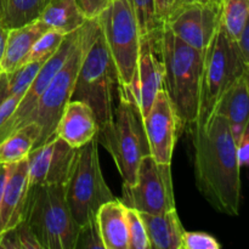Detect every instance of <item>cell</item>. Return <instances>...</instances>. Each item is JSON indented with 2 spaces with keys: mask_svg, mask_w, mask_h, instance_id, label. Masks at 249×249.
Masks as SVG:
<instances>
[{
  "mask_svg": "<svg viewBox=\"0 0 249 249\" xmlns=\"http://www.w3.org/2000/svg\"><path fill=\"white\" fill-rule=\"evenodd\" d=\"M11 164H4V163H0V207H1V199H2V194H4V187L6 184L7 175H9V170Z\"/></svg>",
  "mask_w": 249,
  "mask_h": 249,
  "instance_id": "cell-37",
  "label": "cell"
},
{
  "mask_svg": "<svg viewBox=\"0 0 249 249\" xmlns=\"http://www.w3.org/2000/svg\"><path fill=\"white\" fill-rule=\"evenodd\" d=\"M65 196L79 228L96 219V213L102 204L117 198L102 174L97 135L78 148L77 162L65 186Z\"/></svg>",
  "mask_w": 249,
  "mask_h": 249,
  "instance_id": "cell-6",
  "label": "cell"
},
{
  "mask_svg": "<svg viewBox=\"0 0 249 249\" xmlns=\"http://www.w3.org/2000/svg\"><path fill=\"white\" fill-rule=\"evenodd\" d=\"M160 38L162 27L141 36L135 77L130 88L126 89L141 117L147 113L156 95L163 89L164 63Z\"/></svg>",
  "mask_w": 249,
  "mask_h": 249,
  "instance_id": "cell-11",
  "label": "cell"
},
{
  "mask_svg": "<svg viewBox=\"0 0 249 249\" xmlns=\"http://www.w3.org/2000/svg\"><path fill=\"white\" fill-rule=\"evenodd\" d=\"M249 0H221L220 23L226 36L237 40L248 23Z\"/></svg>",
  "mask_w": 249,
  "mask_h": 249,
  "instance_id": "cell-25",
  "label": "cell"
},
{
  "mask_svg": "<svg viewBox=\"0 0 249 249\" xmlns=\"http://www.w3.org/2000/svg\"><path fill=\"white\" fill-rule=\"evenodd\" d=\"M126 207L118 198L106 202L96 213V224L105 249H128Z\"/></svg>",
  "mask_w": 249,
  "mask_h": 249,
  "instance_id": "cell-21",
  "label": "cell"
},
{
  "mask_svg": "<svg viewBox=\"0 0 249 249\" xmlns=\"http://www.w3.org/2000/svg\"><path fill=\"white\" fill-rule=\"evenodd\" d=\"M7 34H9V29L6 27L2 26L1 21H0V61H1L2 55H4L5 44H6Z\"/></svg>",
  "mask_w": 249,
  "mask_h": 249,
  "instance_id": "cell-38",
  "label": "cell"
},
{
  "mask_svg": "<svg viewBox=\"0 0 249 249\" xmlns=\"http://www.w3.org/2000/svg\"><path fill=\"white\" fill-rule=\"evenodd\" d=\"M236 145V158L240 168L247 167L249 163V131L248 129L243 133V135L238 139Z\"/></svg>",
  "mask_w": 249,
  "mask_h": 249,
  "instance_id": "cell-33",
  "label": "cell"
},
{
  "mask_svg": "<svg viewBox=\"0 0 249 249\" xmlns=\"http://www.w3.org/2000/svg\"><path fill=\"white\" fill-rule=\"evenodd\" d=\"M160 46L164 63L163 89L172 101L182 130H187L198 118L204 53L177 38L164 23Z\"/></svg>",
  "mask_w": 249,
  "mask_h": 249,
  "instance_id": "cell-2",
  "label": "cell"
},
{
  "mask_svg": "<svg viewBox=\"0 0 249 249\" xmlns=\"http://www.w3.org/2000/svg\"><path fill=\"white\" fill-rule=\"evenodd\" d=\"M236 45H237L243 62L249 66V23L246 24L241 36L236 40Z\"/></svg>",
  "mask_w": 249,
  "mask_h": 249,
  "instance_id": "cell-36",
  "label": "cell"
},
{
  "mask_svg": "<svg viewBox=\"0 0 249 249\" xmlns=\"http://www.w3.org/2000/svg\"><path fill=\"white\" fill-rule=\"evenodd\" d=\"M2 9H4V0H0V18L2 16Z\"/></svg>",
  "mask_w": 249,
  "mask_h": 249,
  "instance_id": "cell-39",
  "label": "cell"
},
{
  "mask_svg": "<svg viewBox=\"0 0 249 249\" xmlns=\"http://www.w3.org/2000/svg\"><path fill=\"white\" fill-rule=\"evenodd\" d=\"M29 192L27 158L11 164L0 207V235L23 221Z\"/></svg>",
  "mask_w": 249,
  "mask_h": 249,
  "instance_id": "cell-16",
  "label": "cell"
},
{
  "mask_svg": "<svg viewBox=\"0 0 249 249\" xmlns=\"http://www.w3.org/2000/svg\"><path fill=\"white\" fill-rule=\"evenodd\" d=\"M78 148L58 136L34 147L27 156L29 187L41 185L66 186L74 169Z\"/></svg>",
  "mask_w": 249,
  "mask_h": 249,
  "instance_id": "cell-13",
  "label": "cell"
},
{
  "mask_svg": "<svg viewBox=\"0 0 249 249\" xmlns=\"http://www.w3.org/2000/svg\"><path fill=\"white\" fill-rule=\"evenodd\" d=\"M126 230H128V249H150L145 225L140 213L136 209H125Z\"/></svg>",
  "mask_w": 249,
  "mask_h": 249,
  "instance_id": "cell-27",
  "label": "cell"
},
{
  "mask_svg": "<svg viewBox=\"0 0 249 249\" xmlns=\"http://www.w3.org/2000/svg\"><path fill=\"white\" fill-rule=\"evenodd\" d=\"M105 249L104 242L100 236L96 219L80 226L78 231L74 249Z\"/></svg>",
  "mask_w": 249,
  "mask_h": 249,
  "instance_id": "cell-29",
  "label": "cell"
},
{
  "mask_svg": "<svg viewBox=\"0 0 249 249\" xmlns=\"http://www.w3.org/2000/svg\"><path fill=\"white\" fill-rule=\"evenodd\" d=\"M246 72H249V66L243 62L236 41L226 36L220 23L204 50L196 123H204L212 116L221 95Z\"/></svg>",
  "mask_w": 249,
  "mask_h": 249,
  "instance_id": "cell-7",
  "label": "cell"
},
{
  "mask_svg": "<svg viewBox=\"0 0 249 249\" xmlns=\"http://www.w3.org/2000/svg\"><path fill=\"white\" fill-rule=\"evenodd\" d=\"M97 142L111 155L123 184L133 185L143 156L150 155L142 117L128 90L118 87L113 116L99 126Z\"/></svg>",
  "mask_w": 249,
  "mask_h": 249,
  "instance_id": "cell-4",
  "label": "cell"
},
{
  "mask_svg": "<svg viewBox=\"0 0 249 249\" xmlns=\"http://www.w3.org/2000/svg\"><path fill=\"white\" fill-rule=\"evenodd\" d=\"M96 24L97 18L85 21V23L82 26V36H80L77 45L74 46L62 67L53 75L46 89L39 97L33 111L22 123L21 126L28 123H36L40 128V134H39L38 141L34 147L43 145L55 136L58 119L62 114L63 108L72 96L75 77H77L83 53H84L85 44Z\"/></svg>",
  "mask_w": 249,
  "mask_h": 249,
  "instance_id": "cell-8",
  "label": "cell"
},
{
  "mask_svg": "<svg viewBox=\"0 0 249 249\" xmlns=\"http://www.w3.org/2000/svg\"><path fill=\"white\" fill-rule=\"evenodd\" d=\"M139 213L145 225L150 249H182L185 229L177 209L160 214Z\"/></svg>",
  "mask_w": 249,
  "mask_h": 249,
  "instance_id": "cell-20",
  "label": "cell"
},
{
  "mask_svg": "<svg viewBox=\"0 0 249 249\" xmlns=\"http://www.w3.org/2000/svg\"><path fill=\"white\" fill-rule=\"evenodd\" d=\"M99 123L91 107L83 101L70 100L58 119L55 135L79 148L96 138Z\"/></svg>",
  "mask_w": 249,
  "mask_h": 249,
  "instance_id": "cell-17",
  "label": "cell"
},
{
  "mask_svg": "<svg viewBox=\"0 0 249 249\" xmlns=\"http://www.w3.org/2000/svg\"><path fill=\"white\" fill-rule=\"evenodd\" d=\"M49 0H4L2 26L7 29L26 26L39 18Z\"/></svg>",
  "mask_w": 249,
  "mask_h": 249,
  "instance_id": "cell-24",
  "label": "cell"
},
{
  "mask_svg": "<svg viewBox=\"0 0 249 249\" xmlns=\"http://www.w3.org/2000/svg\"><path fill=\"white\" fill-rule=\"evenodd\" d=\"M23 220L41 249H74L79 225L66 201L65 186L29 187Z\"/></svg>",
  "mask_w": 249,
  "mask_h": 249,
  "instance_id": "cell-5",
  "label": "cell"
},
{
  "mask_svg": "<svg viewBox=\"0 0 249 249\" xmlns=\"http://www.w3.org/2000/svg\"><path fill=\"white\" fill-rule=\"evenodd\" d=\"M142 124L150 155L158 163L172 164L173 153L182 126L164 89L156 95L152 106L142 117Z\"/></svg>",
  "mask_w": 249,
  "mask_h": 249,
  "instance_id": "cell-14",
  "label": "cell"
},
{
  "mask_svg": "<svg viewBox=\"0 0 249 249\" xmlns=\"http://www.w3.org/2000/svg\"><path fill=\"white\" fill-rule=\"evenodd\" d=\"M22 95L23 94L12 95V96H9L0 104V129L4 126L7 119L12 116V113L16 109L17 105H18L19 100H21Z\"/></svg>",
  "mask_w": 249,
  "mask_h": 249,
  "instance_id": "cell-34",
  "label": "cell"
},
{
  "mask_svg": "<svg viewBox=\"0 0 249 249\" xmlns=\"http://www.w3.org/2000/svg\"><path fill=\"white\" fill-rule=\"evenodd\" d=\"M14 231L19 249H41L38 240L24 220L21 221L17 226H15Z\"/></svg>",
  "mask_w": 249,
  "mask_h": 249,
  "instance_id": "cell-32",
  "label": "cell"
},
{
  "mask_svg": "<svg viewBox=\"0 0 249 249\" xmlns=\"http://www.w3.org/2000/svg\"><path fill=\"white\" fill-rule=\"evenodd\" d=\"M186 1H199V0H186Z\"/></svg>",
  "mask_w": 249,
  "mask_h": 249,
  "instance_id": "cell-40",
  "label": "cell"
},
{
  "mask_svg": "<svg viewBox=\"0 0 249 249\" xmlns=\"http://www.w3.org/2000/svg\"><path fill=\"white\" fill-rule=\"evenodd\" d=\"M118 75L119 87L130 88L136 72L141 33L131 0H113L97 17Z\"/></svg>",
  "mask_w": 249,
  "mask_h": 249,
  "instance_id": "cell-9",
  "label": "cell"
},
{
  "mask_svg": "<svg viewBox=\"0 0 249 249\" xmlns=\"http://www.w3.org/2000/svg\"><path fill=\"white\" fill-rule=\"evenodd\" d=\"M141 36L162 27L156 16L155 0H131Z\"/></svg>",
  "mask_w": 249,
  "mask_h": 249,
  "instance_id": "cell-28",
  "label": "cell"
},
{
  "mask_svg": "<svg viewBox=\"0 0 249 249\" xmlns=\"http://www.w3.org/2000/svg\"><path fill=\"white\" fill-rule=\"evenodd\" d=\"M182 0H155V10L157 19L163 23L168 18L173 10L181 2Z\"/></svg>",
  "mask_w": 249,
  "mask_h": 249,
  "instance_id": "cell-35",
  "label": "cell"
},
{
  "mask_svg": "<svg viewBox=\"0 0 249 249\" xmlns=\"http://www.w3.org/2000/svg\"><path fill=\"white\" fill-rule=\"evenodd\" d=\"M220 4L182 0L163 23L180 40L204 53L220 26Z\"/></svg>",
  "mask_w": 249,
  "mask_h": 249,
  "instance_id": "cell-12",
  "label": "cell"
},
{
  "mask_svg": "<svg viewBox=\"0 0 249 249\" xmlns=\"http://www.w3.org/2000/svg\"><path fill=\"white\" fill-rule=\"evenodd\" d=\"M118 75L101 27L97 24L85 44L71 100L91 107L99 126L113 116L118 100Z\"/></svg>",
  "mask_w": 249,
  "mask_h": 249,
  "instance_id": "cell-3",
  "label": "cell"
},
{
  "mask_svg": "<svg viewBox=\"0 0 249 249\" xmlns=\"http://www.w3.org/2000/svg\"><path fill=\"white\" fill-rule=\"evenodd\" d=\"M248 74L249 72L243 73L230 85V88L221 95L219 101L216 102L212 113V116L216 114L228 121L235 143L247 130L249 125Z\"/></svg>",
  "mask_w": 249,
  "mask_h": 249,
  "instance_id": "cell-18",
  "label": "cell"
},
{
  "mask_svg": "<svg viewBox=\"0 0 249 249\" xmlns=\"http://www.w3.org/2000/svg\"><path fill=\"white\" fill-rule=\"evenodd\" d=\"M119 201L141 213L160 214L175 209L172 164L158 163L151 155L143 156L135 182L123 184Z\"/></svg>",
  "mask_w": 249,
  "mask_h": 249,
  "instance_id": "cell-10",
  "label": "cell"
},
{
  "mask_svg": "<svg viewBox=\"0 0 249 249\" xmlns=\"http://www.w3.org/2000/svg\"><path fill=\"white\" fill-rule=\"evenodd\" d=\"M48 29V26L39 18L26 26L9 29L4 55L0 61V71L10 74L26 65L32 46Z\"/></svg>",
  "mask_w": 249,
  "mask_h": 249,
  "instance_id": "cell-19",
  "label": "cell"
},
{
  "mask_svg": "<svg viewBox=\"0 0 249 249\" xmlns=\"http://www.w3.org/2000/svg\"><path fill=\"white\" fill-rule=\"evenodd\" d=\"M40 128L36 123L24 124L0 142V163L15 164L27 158L38 141Z\"/></svg>",
  "mask_w": 249,
  "mask_h": 249,
  "instance_id": "cell-23",
  "label": "cell"
},
{
  "mask_svg": "<svg viewBox=\"0 0 249 249\" xmlns=\"http://www.w3.org/2000/svg\"><path fill=\"white\" fill-rule=\"evenodd\" d=\"M221 245L215 237L206 232L185 231L182 237V249H220Z\"/></svg>",
  "mask_w": 249,
  "mask_h": 249,
  "instance_id": "cell-30",
  "label": "cell"
},
{
  "mask_svg": "<svg viewBox=\"0 0 249 249\" xmlns=\"http://www.w3.org/2000/svg\"><path fill=\"white\" fill-rule=\"evenodd\" d=\"M0 74H1V71H0Z\"/></svg>",
  "mask_w": 249,
  "mask_h": 249,
  "instance_id": "cell-41",
  "label": "cell"
},
{
  "mask_svg": "<svg viewBox=\"0 0 249 249\" xmlns=\"http://www.w3.org/2000/svg\"><path fill=\"white\" fill-rule=\"evenodd\" d=\"M39 19L49 29H55L63 36L73 33L87 21L78 9L75 0H49Z\"/></svg>",
  "mask_w": 249,
  "mask_h": 249,
  "instance_id": "cell-22",
  "label": "cell"
},
{
  "mask_svg": "<svg viewBox=\"0 0 249 249\" xmlns=\"http://www.w3.org/2000/svg\"><path fill=\"white\" fill-rule=\"evenodd\" d=\"M113 0H75L85 19H95L111 5Z\"/></svg>",
  "mask_w": 249,
  "mask_h": 249,
  "instance_id": "cell-31",
  "label": "cell"
},
{
  "mask_svg": "<svg viewBox=\"0 0 249 249\" xmlns=\"http://www.w3.org/2000/svg\"><path fill=\"white\" fill-rule=\"evenodd\" d=\"M187 130L194 146V170L199 194L218 213L240 215L241 168L228 121L209 117Z\"/></svg>",
  "mask_w": 249,
  "mask_h": 249,
  "instance_id": "cell-1",
  "label": "cell"
},
{
  "mask_svg": "<svg viewBox=\"0 0 249 249\" xmlns=\"http://www.w3.org/2000/svg\"><path fill=\"white\" fill-rule=\"evenodd\" d=\"M80 36H82V27L78 28L77 31L73 32V33L67 34V36H65V39H63L62 44L60 45V48H58L48 60L44 61L43 65L39 68L36 75L34 77L33 82L31 83L28 89H27L26 91H24V94L22 95L21 100H19L18 105H17L16 109H15V112L12 113V116L7 119V122L4 124V126L0 129V142H1L7 135H10V134L14 133L15 130L21 128L22 123H23L24 119L29 116V113L33 111L36 102H38L39 97L41 96V94H43L44 90L46 89L49 83L51 82L53 75H55L56 73L58 72V70L62 67L63 63L66 62L68 56L71 55L72 50L74 49V46L77 45Z\"/></svg>",
  "mask_w": 249,
  "mask_h": 249,
  "instance_id": "cell-15",
  "label": "cell"
},
{
  "mask_svg": "<svg viewBox=\"0 0 249 249\" xmlns=\"http://www.w3.org/2000/svg\"><path fill=\"white\" fill-rule=\"evenodd\" d=\"M65 36H63L60 32L55 31V29H48L46 32H44V33L36 39L34 45L32 46L27 62L48 60V58L60 48Z\"/></svg>",
  "mask_w": 249,
  "mask_h": 249,
  "instance_id": "cell-26",
  "label": "cell"
}]
</instances>
